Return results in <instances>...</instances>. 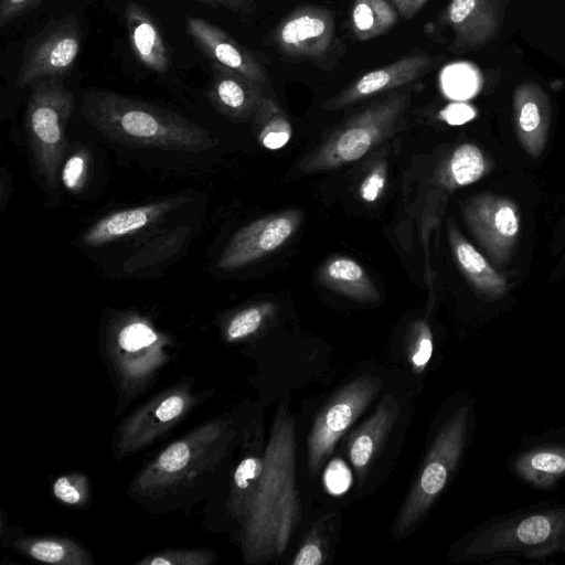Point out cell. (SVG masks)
Returning <instances> with one entry per match:
<instances>
[{
	"instance_id": "cell-1",
	"label": "cell",
	"mask_w": 565,
	"mask_h": 565,
	"mask_svg": "<svg viewBox=\"0 0 565 565\" xmlns=\"http://www.w3.org/2000/svg\"><path fill=\"white\" fill-rule=\"evenodd\" d=\"M81 113L107 138L132 147L200 152L214 146L210 132L188 118L109 90L85 93Z\"/></svg>"
},
{
	"instance_id": "cell-2",
	"label": "cell",
	"mask_w": 565,
	"mask_h": 565,
	"mask_svg": "<svg viewBox=\"0 0 565 565\" xmlns=\"http://www.w3.org/2000/svg\"><path fill=\"white\" fill-rule=\"evenodd\" d=\"M565 554V502L534 505L495 516L468 539L463 557L473 561L521 555L541 559Z\"/></svg>"
},
{
	"instance_id": "cell-3",
	"label": "cell",
	"mask_w": 565,
	"mask_h": 565,
	"mask_svg": "<svg viewBox=\"0 0 565 565\" xmlns=\"http://www.w3.org/2000/svg\"><path fill=\"white\" fill-rule=\"evenodd\" d=\"M294 424L278 414L263 468L259 491V542L266 555H280L297 515L294 491Z\"/></svg>"
},
{
	"instance_id": "cell-4",
	"label": "cell",
	"mask_w": 565,
	"mask_h": 565,
	"mask_svg": "<svg viewBox=\"0 0 565 565\" xmlns=\"http://www.w3.org/2000/svg\"><path fill=\"white\" fill-rule=\"evenodd\" d=\"M409 105L407 90L390 92L330 135L299 163L298 171L324 172L361 159L402 127Z\"/></svg>"
},
{
	"instance_id": "cell-5",
	"label": "cell",
	"mask_w": 565,
	"mask_h": 565,
	"mask_svg": "<svg viewBox=\"0 0 565 565\" xmlns=\"http://www.w3.org/2000/svg\"><path fill=\"white\" fill-rule=\"evenodd\" d=\"M74 108V95L63 77H44L31 84L25 132L35 167L51 188L57 185L66 149L65 128Z\"/></svg>"
},
{
	"instance_id": "cell-6",
	"label": "cell",
	"mask_w": 565,
	"mask_h": 565,
	"mask_svg": "<svg viewBox=\"0 0 565 565\" xmlns=\"http://www.w3.org/2000/svg\"><path fill=\"white\" fill-rule=\"evenodd\" d=\"M267 45L290 61H305L332 71L347 51L337 33L333 13L326 7L301 4L289 12L267 35Z\"/></svg>"
},
{
	"instance_id": "cell-7",
	"label": "cell",
	"mask_w": 565,
	"mask_h": 565,
	"mask_svg": "<svg viewBox=\"0 0 565 565\" xmlns=\"http://www.w3.org/2000/svg\"><path fill=\"white\" fill-rule=\"evenodd\" d=\"M471 407L460 406L443 425L426 458L418 482L398 519V531L405 532L428 509L455 471L467 441Z\"/></svg>"
},
{
	"instance_id": "cell-8",
	"label": "cell",
	"mask_w": 565,
	"mask_h": 565,
	"mask_svg": "<svg viewBox=\"0 0 565 565\" xmlns=\"http://www.w3.org/2000/svg\"><path fill=\"white\" fill-rule=\"evenodd\" d=\"M381 385L377 377L360 376L338 392L321 411L313 423L308 443L312 473L318 471L321 462L332 452L337 440L367 407Z\"/></svg>"
},
{
	"instance_id": "cell-9",
	"label": "cell",
	"mask_w": 565,
	"mask_h": 565,
	"mask_svg": "<svg viewBox=\"0 0 565 565\" xmlns=\"http://www.w3.org/2000/svg\"><path fill=\"white\" fill-rule=\"evenodd\" d=\"M81 43L82 33L74 17L51 22L29 43L17 84L23 87L44 77H63L72 70Z\"/></svg>"
},
{
	"instance_id": "cell-10",
	"label": "cell",
	"mask_w": 565,
	"mask_h": 565,
	"mask_svg": "<svg viewBox=\"0 0 565 565\" xmlns=\"http://www.w3.org/2000/svg\"><path fill=\"white\" fill-rule=\"evenodd\" d=\"M467 225L488 252L501 265L512 254L520 231V214L508 198L483 193L470 198L462 205Z\"/></svg>"
},
{
	"instance_id": "cell-11",
	"label": "cell",
	"mask_w": 565,
	"mask_h": 565,
	"mask_svg": "<svg viewBox=\"0 0 565 565\" xmlns=\"http://www.w3.org/2000/svg\"><path fill=\"white\" fill-rule=\"evenodd\" d=\"M444 60L424 51L413 52L387 65L361 74L337 95L330 97L322 108L340 110L366 98L390 93L419 81Z\"/></svg>"
},
{
	"instance_id": "cell-12",
	"label": "cell",
	"mask_w": 565,
	"mask_h": 565,
	"mask_svg": "<svg viewBox=\"0 0 565 565\" xmlns=\"http://www.w3.org/2000/svg\"><path fill=\"white\" fill-rule=\"evenodd\" d=\"M300 220V212L291 210L248 223L230 239L216 268L235 270L273 253L292 236Z\"/></svg>"
},
{
	"instance_id": "cell-13",
	"label": "cell",
	"mask_w": 565,
	"mask_h": 565,
	"mask_svg": "<svg viewBox=\"0 0 565 565\" xmlns=\"http://www.w3.org/2000/svg\"><path fill=\"white\" fill-rule=\"evenodd\" d=\"M508 0H451L438 17L450 29L452 52L478 50L499 33Z\"/></svg>"
},
{
	"instance_id": "cell-14",
	"label": "cell",
	"mask_w": 565,
	"mask_h": 565,
	"mask_svg": "<svg viewBox=\"0 0 565 565\" xmlns=\"http://www.w3.org/2000/svg\"><path fill=\"white\" fill-rule=\"evenodd\" d=\"M186 32L194 45L210 60L233 70L263 89L270 86L259 58L231 34L201 18L186 19Z\"/></svg>"
},
{
	"instance_id": "cell-15",
	"label": "cell",
	"mask_w": 565,
	"mask_h": 565,
	"mask_svg": "<svg viewBox=\"0 0 565 565\" xmlns=\"http://www.w3.org/2000/svg\"><path fill=\"white\" fill-rule=\"evenodd\" d=\"M211 81L205 96L221 114L235 121L254 118L265 94L264 89L239 73L211 62Z\"/></svg>"
},
{
	"instance_id": "cell-16",
	"label": "cell",
	"mask_w": 565,
	"mask_h": 565,
	"mask_svg": "<svg viewBox=\"0 0 565 565\" xmlns=\"http://www.w3.org/2000/svg\"><path fill=\"white\" fill-rule=\"evenodd\" d=\"M513 118L520 143L530 156L539 157L545 148L551 121L550 99L540 85L525 82L515 88Z\"/></svg>"
},
{
	"instance_id": "cell-17",
	"label": "cell",
	"mask_w": 565,
	"mask_h": 565,
	"mask_svg": "<svg viewBox=\"0 0 565 565\" xmlns=\"http://www.w3.org/2000/svg\"><path fill=\"white\" fill-rule=\"evenodd\" d=\"M125 21L130 47L137 60L159 74L169 71L171 56L162 33L151 13L137 2H128Z\"/></svg>"
},
{
	"instance_id": "cell-18",
	"label": "cell",
	"mask_w": 565,
	"mask_h": 565,
	"mask_svg": "<svg viewBox=\"0 0 565 565\" xmlns=\"http://www.w3.org/2000/svg\"><path fill=\"white\" fill-rule=\"evenodd\" d=\"M512 472L536 489H551L565 479V443L544 441L515 454Z\"/></svg>"
},
{
	"instance_id": "cell-19",
	"label": "cell",
	"mask_w": 565,
	"mask_h": 565,
	"mask_svg": "<svg viewBox=\"0 0 565 565\" xmlns=\"http://www.w3.org/2000/svg\"><path fill=\"white\" fill-rule=\"evenodd\" d=\"M172 206L171 201H162L110 213L89 227L82 242L89 247L110 243L154 223Z\"/></svg>"
},
{
	"instance_id": "cell-20",
	"label": "cell",
	"mask_w": 565,
	"mask_h": 565,
	"mask_svg": "<svg viewBox=\"0 0 565 565\" xmlns=\"http://www.w3.org/2000/svg\"><path fill=\"white\" fill-rule=\"evenodd\" d=\"M449 243L458 266L469 281L482 294L498 298L505 294V279L461 235L455 224L448 225Z\"/></svg>"
},
{
	"instance_id": "cell-21",
	"label": "cell",
	"mask_w": 565,
	"mask_h": 565,
	"mask_svg": "<svg viewBox=\"0 0 565 565\" xmlns=\"http://www.w3.org/2000/svg\"><path fill=\"white\" fill-rule=\"evenodd\" d=\"M318 279L328 288L361 301H374L379 292L363 267L349 257L329 259L318 271Z\"/></svg>"
},
{
	"instance_id": "cell-22",
	"label": "cell",
	"mask_w": 565,
	"mask_h": 565,
	"mask_svg": "<svg viewBox=\"0 0 565 565\" xmlns=\"http://www.w3.org/2000/svg\"><path fill=\"white\" fill-rule=\"evenodd\" d=\"M397 412V404L387 396L353 438L350 446V459L360 472H363L370 462L377 446L395 420Z\"/></svg>"
},
{
	"instance_id": "cell-23",
	"label": "cell",
	"mask_w": 565,
	"mask_h": 565,
	"mask_svg": "<svg viewBox=\"0 0 565 565\" xmlns=\"http://www.w3.org/2000/svg\"><path fill=\"white\" fill-rule=\"evenodd\" d=\"M398 13L387 0H354L350 22L359 41H369L390 31L397 22Z\"/></svg>"
},
{
	"instance_id": "cell-24",
	"label": "cell",
	"mask_w": 565,
	"mask_h": 565,
	"mask_svg": "<svg viewBox=\"0 0 565 565\" xmlns=\"http://www.w3.org/2000/svg\"><path fill=\"white\" fill-rule=\"evenodd\" d=\"M254 121L258 129V139L265 148L277 150L290 140V122L273 98L264 96Z\"/></svg>"
},
{
	"instance_id": "cell-25",
	"label": "cell",
	"mask_w": 565,
	"mask_h": 565,
	"mask_svg": "<svg viewBox=\"0 0 565 565\" xmlns=\"http://www.w3.org/2000/svg\"><path fill=\"white\" fill-rule=\"evenodd\" d=\"M486 171V161L480 149L471 143L458 147L447 164V180L452 188L478 181Z\"/></svg>"
},
{
	"instance_id": "cell-26",
	"label": "cell",
	"mask_w": 565,
	"mask_h": 565,
	"mask_svg": "<svg viewBox=\"0 0 565 565\" xmlns=\"http://www.w3.org/2000/svg\"><path fill=\"white\" fill-rule=\"evenodd\" d=\"M88 153L78 149L62 167L61 180L66 190L72 193L79 192L85 183L88 171Z\"/></svg>"
},
{
	"instance_id": "cell-27",
	"label": "cell",
	"mask_w": 565,
	"mask_h": 565,
	"mask_svg": "<svg viewBox=\"0 0 565 565\" xmlns=\"http://www.w3.org/2000/svg\"><path fill=\"white\" fill-rule=\"evenodd\" d=\"M156 341L157 334L149 326L142 322L129 323L118 334L119 345L128 352H136L151 345Z\"/></svg>"
},
{
	"instance_id": "cell-28",
	"label": "cell",
	"mask_w": 565,
	"mask_h": 565,
	"mask_svg": "<svg viewBox=\"0 0 565 565\" xmlns=\"http://www.w3.org/2000/svg\"><path fill=\"white\" fill-rule=\"evenodd\" d=\"M263 317L260 307H250L241 311L227 327L228 339L236 340L255 332L260 326Z\"/></svg>"
},
{
	"instance_id": "cell-29",
	"label": "cell",
	"mask_w": 565,
	"mask_h": 565,
	"mask_svg": "<svg viewBox=\"0 0 565 565\" xmlns=\"http://www.w3.org/2000/svg\"><path fill=\"white\" fill-rule=\"evenodd\" d=\"M323 481L327 490L331 494L339 495L350 488L352 473L343 460L333 459L328 463L324 470Z\"/></svg>"
},
{
	"instance_id": "cell-30",
	"label": "cell",
	"mask_w": 565,
	"mask_h": 565,
	"mask_svg": "<svg viewBox=\"0 0 565 565\" xmlns=\"http://www.w3.org/2000/svg\"><path fill=\"white\" fill-rule=\"evenodd\" d=\"M30 554L35 559L46 563H70L66 559L68 552L66 546L57 541L43 540L31 544Z\"/></svg>"
},
{
	"instance_id": "cell-31",
	"label": "cell",
	"mask_w": 565,
	"mask_h": 565,
	"mask_svg": "<svg viewBox=\"0 0 565 565\" xmlns=\"http://www.w3.org/2000/svg\"><path fill=\"white\" fill-rule=\"evenodd\" d=\"M190 450L184 441H178L169 446L158 460L159 468L164 472H177L188 462Z\"/></svg>"
},
{
	"instance_id": "cell-32",
	"label": "cell",
	"mask_w": 565,
	"mask_h": 565,
	"mask_svg": "<svg viewBox=\"0 0 565 565\" xmlns=\"http://www.w3.org/2000/svg\"><path fill=\"white\" fill-rule=\"evenodd\" d=\"M44 0H0V28L29 12Z\"/></svg>"
},
{
	"instance_id": "cell-33",
	"label": "cell",
	"mask_w": 565,
	"mask_h": 565,
	"mask_svg": "<svg viewBox=\"0 0 565 565\" xmlns=\"http://www.w3.org/2000/svg\"><path fill=\"white\" fill-rule=\"evenodd\" d=\"M385 185V170L383 166L375 168L363 180L360 186L361 198L369 203L375 202Z\"/></svg>"
},
{
	"instance_id": "cell-34",
	"label": "cell",
	"mask_w": 565,
	"mask_h": 565,
	"mask_svg": "<svg viewBox=\"0 0 565 565\" xmlns=\"http://www.w3.org/2000/svg\"><path fill=\"white\" fill-rule=\"evenodd\" d=\"M264 465L257 458H246L236 468L234 480L237 487L246 488L248 481L257 478L263 471Z\"/></svg>"
},
{
	"instance_id": "cell-35",
	"label": "cell",
	"mask_w": 565,
	"mask_h": 565,
	"mask_svg": "<svg viewBox=\"0 0 565 565\" xmlns=\"http://www.w3.org/2000/svg\"><path fill=\"white\" fill-rule=\"evenodd\" d=\"M476 116V110L467 104L455 103L446 107L440 117L449 125H462Z\"/></svg>"
},
{
	"instance_id": "cell-36",
	"label": "cell",
	"mask_w": 565,
	"mask_h": 565,
	"mask_svg": "<svg viewBox=\"0 0 565 565\" xmlns=\"http://www.w3.org/2000/svg\"><path fill=\"white\" fill-rule=\"evenodd\" d=\"M53 492L56 498L68 504H75L81 500L79 491L66 477H61L54 482Z\"/></svg>"
},
{
	"instance_id": "cell-37",
	"label": "cell",
	"mask_w": 565,
	"mask_h": 565,
	"mask_svg": "<svg viewBox=\"0 0 565 565\" xmlns=\"http://www.w3.org/2000/svg\"><path fill=\"white\" fill-rule=\"evenodd\" d=\"M184 401L180 396H170L166 398L157 409V417L161 422H169L177 418L183 411Z\"/></svg>"
},
{
	"instance_id": "cell-38",
	"label": "cell",
	"mask_w": 565,
	"mask_h": 565,
	"mask_svg": "<svg viewBox=\"0 0 565 565\" xmlns=\"http://www.w3.org/2000/svg\"><path fill=\"white\" fill-rule=\"evenodd\" d=\"M433 353V342L429 329L424 324L422 328V338L418 342V348L412 358L413 363L420 367L425 365L430 359Z\"/></svg>"
},
{
	"instance_id": "cell-39",
	"label": "cell",
	"mask_w": 565,
	"mask_h": 565,
	"mask_svg": "<svg viewBox=\"0 0 565 565\" xmlns=\"http://www.w3.org/2000/svg\"><path fill=\"white\" fill-rule=\"evenodd\" d=\"M397 13L405 20L413 19L430 0H390Z\"/></svg>"
},
{
	"instance_id": "cell-40",
	"label": "cell",
	"mask_w": 565,
	"mask_h": 565,
	"mask_svg": "<svg viewBox=\"0 0 565 565\" xmlns=\"http://www.w3.org/2000/svg\"><path fill=\"white\" fill-rule=\"evenodd\" d=\"M322 562L320 548L312 543L306 544L294 559V565H319Z\"/></svg>"
},
{
	"instance_id": "cell-41",
	"label": "cell",
	"mask_w": 565,
	"mask_h": 565,
	"mask_svg": "<svg viewBox=\"0 0 565 565\" xmlns=\"http://www.w3.org/2000/svg\"><path fill=\"white\" fill-rule=\"evenodd\" d=\"M201 2L213 4V6H223L234 12L239 13H249L253 8L255 0H199Z\"/></svg>"
}]
</instances>
